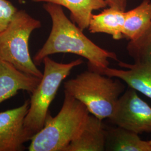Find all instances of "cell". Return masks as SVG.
<instances>
[{
	"instance_id": "obj_1",
	"label": "cell",
	"mask_w": 151,
	"mask_h": 151,
	"mask_svg": "<svg viewBox=\"0 0 151 151\" xmlns=\"http://www.w3.org/2000/svg\"><path fill=\"white\" fill-rule=\"evenodd\" d=\"M44 9L50 16L52 27L47 41L33 57L37 65L44 58L57 53H72L88 60V69L99 71L109 67V59L119 60L115 53L103 49L87 37L83 31L65 15L62 6L46 3Z\"/></svg>"
},
{
	"instance_id": "obj_2",
	"label": "cell",
	"mask_w": 151,
	"mask_h": 151,
	"mask_svg": "<svg viewBox=\"0 0 151 151\" xmlns=\"http://www.w3.org/2000/svg\"><path fill=\"white\" fill-rule=\"evenodd\" d=\"M90 115L86 106L65 93L60 112L53 117L47 115L43 128L34 135L29 151H65L80 133Z\"/></svg>"
},
{
	"instance_id": "obj_3",
	"label": "cell",
	"mask_w": 151,
	"mask_h": 151,
	"mask_svg": "<svg viewBox=\"0 0 151 151\" xmlns=\"http://www.w3.org/2000/svg\"><path fill=\"white\" fill-rule=\"evenodd\" d=\"M64 88L65 93L83 104L90 113L102 120L111 116L125 90L118 80L90 70L65 81Z\"/></svg>"
},
{
	"instance_id": "obj_4",
	"label": "cell",
	"mask_w": 151,
	"mask_h": 151,
	"mask_svg": "<svg viewBox=\"0 0 151 151\" xmlns=\"http://www.w3.org/2000/svg\"><path fill=\"white\" fill-rule=\"evenodd\" d=\"M43 63V76L32 93L29 110L24 120V127L32 138L43 128L49 113V106L61 83L70 75L71 70L82 65L83 61L80 58L70 63H62L54 61L48 56L44 58Z\"/></svg>"
},
{
	"instance_id": "obj_5",
	"label": "cell",
	"mask_w": 151,
	"mask_h": 151,
	"mask_svg": "<svg viewBox=\"0 0 151 151\" xmlns=\"http://www.w3.org/2000/svg\"><path fill=\"white\" fill-rule=\"evenodd\" d=\"M41 27L39 20L25 10H18L7 27L0 33V60L11 63L27 74L42 78L43 73L34 63L29 50L32 33Z\"/></svg>"
},
{
	"instance_id": "obj_6",
	"label": "cell",
	"mask_w": 151,
	"mask_h": 151,
	"mask_svg": "<svg viewBox=\"0 0 151 151\" xmlns=\"http://www.w3.org/2000/svg\"><path fill=\"white\" fill-rule=\"evenodd\" d=\"M109 119L117 127L138 134L151 132V107L130 87L119 97Z\"/></svg>"
},
{
	"instance_id": "obj_7",
	"label": "cell",
	"mask_w": 151,
	"mask_h": 151,
	"mask_svg": "<svg viewBox=\"0 0 151 151\" xmlns=\"http://www.w3.org/2000/svg\"><path fill=\"white\" fill-rule=\"evenodd\" d=\"M29 106L27 100L19 107L0 113V151H24V143L31 140L24 127Z\"/></svg>"
},
{
	"instance_id": "obj_8",
	"label": "cell",
	"mask_w": 151,
	"mask_h": 151,
	"mask_svg": "<svg viewBox=\"0 0 151 151\" xmlns=\"http://www.w3.org/2000/svg\"><path fill=\"white\" fill-rule=\"evenodd\" d=\"M123 69L106 67L97 71L104 75L115 77L125 82L129 87L151 99V65L147 63L129 64L118 62ZM96 72V71H95Z\"/></svg>"
},
{
	"instance_id": "obj_9",
	"label": "cell",
	"mask_w": 151,
	"mask_h": 151,
	"mask_svg": "<svg viewBox=\"0 0 151 151\" xmlns=\"http://www.w3.org/2000/svg\"><path fill=\"white\" fill-rule=\"evenodd\" d=\"M41 78L19 70L7 62L0 60V104L15 96L19 91L32 93Z\"/></svg>"
},
{
	"instance_id": "obj_10",
	"label": "cell",
	"mask_w": 151,
	"mask_h": 151,
	"mask_svg": "<svg viewBox=\"0 0 151 151\" xmlns=\"http://www.w3.org/2000/svg\"><path fill=\"white\" fill-rule=\"evenodd\" d=\"M106 130L102 120L90 115L80 133L65 151H103L105 150Z\"/></svg>"
},
{
	"instance_id": "obj_11",
	"label": "cell",
	"mask_w": 151,
	"mask_h": 151,
	"mask_svg": "<svg viewBox=\"0 0 151 151\" xmlns=\"http://www.w3.org/2000/svg\"><path fill=\"white\" fill-rule=\"evenodd\" d=\"M126 11L109 7L97 15L92 14L88 30L92 33H105L115 40L124 38L123 29Z\"/></svg>"
},
{
	"instance_id": "obj_12",
	"label": "cell",
	"mask_w": 151,
	"mask_h": 151,
	"mask_svg": "<svg viewBox=\"0 0 151 151\" xmlns=\"http://www.w3.org/2000/svg\"><path fill=\"white\" fill-rule=\"evenodd\" d=\"M35 2L51 3L63 6L70 11L72 21L82 31L88 29L92 12L105 8L104 0H33Z\"/></svg>"
},
{
	"instance_id": "obj_13",
	"label": "cell",
	"mask_w": 151,
	"mask_h": 151,
	"mask_svg": "<svg viewBox=\"0 0 151 151\" xmlns=\"http://www.w3.org/2000/svg\"><path fill=\"white\" fill-rule=\"evenodd\" d=\"M105 150L113 151H151L149 141L140 139L138 134L123 128L106 130Z\"/></svg>"
},
{
	"instance_id": "obj_14",
	"label": "cell",
	"mask_w": 151,
	"mask_h": 151,
	"mask_svg": "<svg viewBox=\"0 0 151 151\" xmlns=\"http://www.w3.org/2000/svg\"><path fill=\"white\" fill-rule=\"evenodd\" d=\"M151 24V1L143 0L134 9L126 11L124 38L134 40L142 34Z\"/></svg>"
},
{
	"instance_id": "obj_15",
	"label": "cell",
	"mask_w": 151,
	"mask_h": 151,
	"mask_svg": "<svg viewBox=\"0 0 151 151\" xmlns=\"http://www.w3.org/2000/svg\"><path fill=\"white\" fill-rule=\"evenodd\" d=\"M127 50L135 63L151 65V24L139 37L129 40Z\"/></svg>"
},
{
	"instance_id": "obj_16",
	"label": "cell",
	"mask_w": 151,
	"mask_h": 151,
	"mask_svg": "<svg viewBox=\"0 0 151 151\" xmlns=\"http://www.w3.org/2000/svg\"><path fill=\"white\" fill-rule=\"evenodd\" d=\"M19 10L7 0H0V33L9 25Z\"/></svg>"
},
{
	"instance_id": "obj_17",
	"label": "cell",
	"mask_w": 151,
	"mask_h": 151,
	"mask_svg": "<svg viewBox=\"0 0 151 151\" xmlns=\"http://www.w3.org/2000/svg\"><path fill=\"white\" fill-rule=\"evenodd\" d=\"M109 7L126 11L128 0H104Z\"/></svg>"
},
{
	"instance_id": "obj_18",
	"label": "cell",
	"mask_w": 151,
	"mask_h": 151,
	"mask_svg": "<svg viewBox=\"0 0 151 151\" xmlns=\"http://www.w3.org/2000/svg\"><path fill=\"white\" fill-rule=\"evenodd\" d=\"M16 1H17L19 3H20V4H23V3H24V0H16Z\"/></svg>"
},
{
	"instance_id": "obj_19",
	"label": "cell",
	"mask_w": 151,
	"mask_h": 151,
	"mask_svg": "<svg viewBox=\"0 0 151 151\" xmlns=\"http://www.w3.org/2000/svg\"><path fill=\"white\" fill-rule=\"evenodd\" d=\"M149 142H150V145H151V140H149Z\"/></svg>"
}]
</instances>
